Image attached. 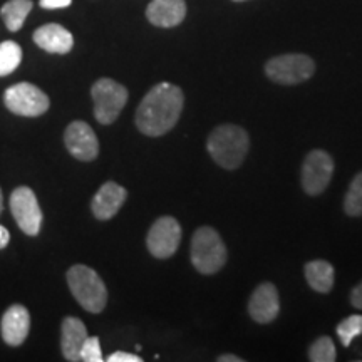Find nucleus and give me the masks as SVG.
<instances>
[{
    "label": "nucleus",
    "mask_w": 362,
    "mask_h": 362,
    "mask_svg": "<svg viewBox=\"0 0 362 362\" xmlns=\"http://www.w3.org/2000/svg\"><path fill=\"white\" fill-rule=\"evenodd\" d=\"M30 11H33V0H8L4 4L0 13H2L7 29L11 33H17L22 29Z\"/></svg>",
    "instance_id": "6ab92c4d"
},
{
    "label": "nucleus",
    "mask_w": 362,
    "mask_h": 362,
    "mask_svg": "<svg viewBox=\"0 0 362 362\" xmlns=\"http://www.w3.org/2000/svg\"><path fill=\"white\" fill-rule=\"evenodd\" d=\"M248 312L255 322L270 324L277 319L280 312L279 292L274 284H262L255 288L248 302Z\"/></svg>",
    "instance_id": "f8f14e48"
},
{
    "label": "nucleus",
    "mask_w": 362,
    "mask_h": 362,
    "mask_svg": "<svg viewBox=\"0 0 362 362\" xmlns=\"http://www.w3.org/2000/svg\"><path fill=\"white\" fill-rule=\"evenodd\" d=\"M88 339V329L78 317H66L62 320L61 349L67 361H81V347Z\"/></svg>",
    "instance_id": "f3484780"
},
{
    "label": "nucleus",
    "mask_w": 362,
    "mask_h": 362,
    "mask_svg": "<svg viewBox=\"0 0 362 362\" xmlns=\"http://www.w3.org/2000/svg\"><path fill=\"white\" fill-rule=\"evenodd\" d=\"M11 211L19 228L25 235L35 237L42 226V210L37 197L29 187L16 188L11 194Z\"/></svg>",
    "instance_id": "6e6552de"
},
{
    "label": "nucleus",
    "mask_w": 362,
    "mask_h": 362,
    "mask_svg": "<svg viewBox=\"0 0 362 362\" xmlns=\"http://www.w3.org/2000/svg\"><path fill=\"white\" fill-rule=\"evenodd\" d=\"M305 279L307 284L314 288L315 292L327 293L334 287V267L325 260H314L305 265Z\"/></svg>",
    "instance_id": "a211bd4d"
},
{
    "label": "nucleus",
    "mask_w": 362,
    "mask_h": 362,
    "mask_svg": "<svg viewBox=\"0 0 362 362\" xmlns=\"http://www.w3.org/2000/svg\"><path fill=\"white\" fill-rule=\"evenodd\" d=\"M34 42L51 54H67L74 45V37L66 27L45 24L34 33Z\"/></svg>",
    "instance_id": "dca6fc26"
},
{
    "label": "nucleus",
    "mask_w": 362,
    "mask_h": 362,
    "mask_svg": "<svg viewBox=\"0 0 362 362\" xmlns=\"http://www.w3.org/2000/svg\"><path fill=\"white\" fill-rule=\"evenodd\" d=\"M67 285L79 305L90 314H99L107 304V288L101 277L86 265H74L67 272Z\"/></svg>",
    "instance_id": "7ed1b4c3"
},
{
    "label": "nucleus",
    "mask_w": 362,
    "mask_h": 362,
    "mask_svg": "<svg viewBox=\"0 0 362 362\" xmlns=\"http://www.w3.org/2000/svg\"><path fill=\"white\" fill-rule=\"evenodd\" d=\"M183 93L170 83L156 84L136 111V126L146 136H163L175 128L183 111Z\"/></svg>",
    "instance_id": "f257e3e1"
},
{
    "label": "nucleus",
    "mask_w": 362,
    "mask_h": 362,
    "mask_svg": "<svg viewBox=\"0 0 362 362\" xmlns=\"http://www.w3.org/2000/svg\"><path fill=\"white\" fill-rule=\"evenodd\" d=\"M315 71L314 61L305 54H284L270 59L265 66L267 76L277 84L293 86L310 79Z\"/></svg>",
    "instance_id": "423d86ee"
},
{
    "label": "nucleus",
    "mask_w": 362,
    "mask_h": 362,
    "mask_svg": "<svg viewBox=\"0 0 362 362\" xmlns=\"http://www.w3.org/2000/svg\"><path fill=\"white\" fill-rule=\"evenodd\" d=\"M247 131L235 124H221L208 136L206 148L216 165L225 170H237L248 153Z\"/></svg>",
    "instance_id": "f03ea898"
},
{
    "label": "nucleus",
    "mask_w": 362,
    "mask_h": 362,
    "mask_svg": "<svg viewBox=\"0 0 362 362\" xmlns=\"http://www.w3.org/2000/svg\"><path fill=\"white\" fill-rule=\"evenodd\" d=\"M187 16L185 0H153L146 8V17L156 27L180 25Z\"/></svg>",
    "instance_id": "2eb2a0df"
},
{
    "label": "nucleus",
    "mask_w": 362,
    "mask_h": 362,
    "mask_svg": "<svg viewBox=\"0 0 362 362\" xmlns=\"http://www.w3.org/2000/svg\"><path fill=\"white\" fill-rule=\"evenodd\" d=\"M4 210V197H2V189H0V215H2Z\"/></svg>",
    "instance_id": "c756f323"
},
{
    "label": "nucleus",
    "mask_w": 362,
    "mask_h": 362,
    "mask_svg": "<svg viewBox=\"0 0 362 362\" xmlns=\"http://www.w3.org/2000/svg\"><path fill=\"white\" fill-rule=\"evenodd\" d=\"M2 339L8 346L17 347L25 341L30 329V315L24 305L16 304L8 307L2 317Z\"/></svg>",
    "instance_id": "4468645a"
},
{
    "label": "nucleus",
    "mask_w": 362,
    "mask_h": 362,
    "mask_svg": "<svg viewBox=\"0 0 362 362\" xmlns=\"http://www.w3.org/2000/svg\"><path fill=\"white\" fill-rule=\"evenodd\" d=\"M94 101V116L101 124H111L121 115L128 101V89L110 78L96 81L90 88Z\"/></svg>",
    "instance_id": "39448f33"
},
{
    "label": "nucleus",
    "mask_w": 362,
    "mask_h": 362,
    "mask_svg": "<svg viewBox=\"0 0 362 362\" xmlns=\"http://www.w3.org/2000/svg\"><path fill=\"white\" fill-rule=\"evenodd\" d=\"M71 2H72V0H40V7L52 11V8L69 7Z\"/></svg>",
    "instance_id": "a878e982"
},
{
    "label": "nucleus",
    "mask_w": 362,
    "mask_h": 362,
    "mask_svg": "<svg viewBox=\"0 0 362 362\" xmlns=\"http://www.w3.org/2000/svg\"><path fill=\"white\" fill-rule=\"evenodd\" d=\"M233 2H245V0H233Z\"/></svg>",
    "instance_id": "7c9ffc66"
},
{
    "label": "nucleus",
    "mask_w": 362,
    "mask_h": 362,
    "mask_svg": "<svg viewBox=\"0 0 362 362\" xmlns=\"http://www.w3.org/2000/svg\"><path fill=\"white\" fill-rule=\"evenodd\" d=\"M192 262L200 274L214 275L226 264V247L216 230L202 226L192 240Z\"/></svg>",
    "instance_id": "20e7f679"
},
{
    "label": "nucleus",
    "mask_w": 362,
    "mask_h": 362,
    "mask_svg": "<svg viewBox=\"0 0 362 362\" xmlns=\"http://www.w3.org/2000/svg\"><path fill=\"white\" fill-rule=\"evenodd\" d=\"M126 198H128V192L121 185L115 183V181H107L94 194L90 210L98 220H110L119 211Z\"/></svg>",
    "instance_id": "ddd939ff"
},
{
    "label": "nucleus",
    "mask_w": 362,
    "mask_h": 362,
    "mask_svg": "<svg viewBox=\"0 0 362 362\" xmlns=\"http://www.w3.org/2000/svg\"><path fill=\"white\" fill-rule=\"evenodd\" d=\"M351 304L356 307V309L362 310V282L357 285V287L351 293Z\"/></svg>",
    "instance_id": "bb28decb"
},
{
    "label": "nucleus",
    "mask_w": 362,
    "mask_h": 362,
    "mask_svg": "<svg viewBox=\"0 0 362 362\" xmlns=\"http://www.w3.org/2000/svg\"><path fill=\"white\" fill-rule=\"evenodd\" d=\"M218 362H243L242 357H237L233 354H225L218 357Z\"/></svg>",
    "instance_id": "c85d7f7f"
},
{
    "label": "nucleus",
    "mask_w": 362,
    "mask_h": 362,
    "mask_svg": "<svg viewBox=\"0 0 362 362\" xmlns=\"http://www.w3.org/2000/svg\"><path fill=\"white\" fill-rule=\"evenodd\" d=\"M8 242H11V233H8V230L6 226L0 225V250L2 248H6L8 245Z\"/></svg>",
    "instance_id": "cd10ccee"
},
{
    "label": "nucleus",
    "mask_w": 362,
    "mask_h": 362,
    "mask_svg": "<svg viewBox=\"0 0 362 362\" xmlns=\"http://www.w3.org/2000/svg\"><path fill=\"white\" fill-rule=\"evenodd\" d=\"M4 103L13 115L37 117L51 106L47 94L30 83L13 84L4 94Z\"/></svg>",
    "instance_id": "0eeeda50"
},
{
    "label": "nucleus",
    "mask_w": 362,
    "mask_h": 362,
    "mask_svg": "<svg viewBox=\"0 0 362 362\" xmlns=\"http://www.w3.org/2000/svg\"><path fill=\"white\" fill-rule=\"evenodd\" d=\"M64 143L67 151L76 160L93 161L98 158L99 141L96 138V133L84 121H74V123L67 126L64 133Z\"/></svg>",
    "instance_id": "9b49d317"
},
{
    "label": "nucleus",
    "mask_w": 362,
    "mask_h": 362,
    "mask_svg": "<svg viewBox=\"0 0 362 362\" xmlns=\"http://www.w3.org/2000/svg\"><path fill=\"white\" fill-rule=\"evenodd\" d=\"M143 359L139 356L129 354V352H115L107 357V362H141Z\"/></svg>",
    "instance_id": "393cba45"
},
{
    "label": "nucleus",
    "mask_w": 362,
    "mask_h": 362,
    "mask_svg": "<svg viewBox=\"0 0 362 362\" xmlns=\"http://www.w3.org/2000/svg\"><path fill=\"white\" fill-rule=\"evenodd\" d=\"M362 334V315H351L337 325V336L344 347H349L351 342Z\"/></svg>",
    "instance_id": "5701e85b"
},
{
    "label": "nucleus",
    "mask_w": 362,
    "mask_h": 362,
    "mask_svg": "<svg viewBox=\"0 0 362 362\" xmlns=\"http://www.w3.org/2000/svg\"><path fill=\"white\" fill-rule=\"evenodd\" d=\"M336 356V346H334L332 339L327 336L317 339L309 349V359L314 362H334Z\"/></svg>",
    "instance_id": "4be33fe9"
},
{
    "label": "nucleus",
    "mask_w": 362,
    "mask_h": 362,
    "mask_svg": "<svg viewBox=\"0 0 362 362\" xmlns=\"http://www.w3.org/2000/svg\"><path fill=\"white\" fill-rule=\"evenodd\" d=\"M181 226L173 216H161L153 223L146 237L148 250L156 259H170L178 250Z\"/></svg>",
    "instance_id": "1a4fd4ad"
},
{
    "label": "nucleus",
    "mask_w": 362,
    "mask_h": 362,
    "mask_svg": "<svg viewBox=\"0 0 362 362\" xmlns=\"http://www.w3.org/2000/svg\"><path fill=\"white\" fill-rule=\"evenodd\" d=\"M81 361L84 362H103V351L101 344H99V337H89L86 339L83 347H81Z\"/></svg>",
    "instance_id": "b1692460"
},
{
    "label": "nucleus",
    "mask_w": 362,
    "mask_h": 362,
    "mask_svg": "<svg viewBox=\"0 0 362 362\" xmlns=\"http://www.w3.org/2000/svg\"><path fill=\"white\" fill-rule=\"evenodd\" d=\"M334 173V161L329 153L315 149L307 155L302 166V187L307 194H320L329 187Z\"/></svg>",
    "instance_id": "9d476101"
},
{
    "label": "nucleus",
    "mask_w": 362,
    "mask_h": 362,
    "mask_svg": "<svg viewBox=\"0 0 362 362\" xmlns=\"http://www.w3.org/2000/svg\"><path fill=\"white\" fill-rule=\"evenodd\" d=\"M22 61L21 45L13 40H6L0 44V78L12 74Z\"/></svg>",
    "instance_id": "aec40b11"
},
{
    "label": "nucleus",
    "mask_w": 362,
    "mask_h": 362,
    "mask_svg": "<svg viewBox=\"0 0 362 362\" xmlns=\"http://www.w3.org/2000/svg\"><path fill=\"white\" fill-rule=\"evenodd\" d=\"M344 210L349 216H362V173L352 180L349 192L344 200Z\"/></svg>",
    "instance_id": "412c9836"
}]
</instances>
